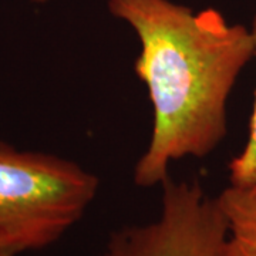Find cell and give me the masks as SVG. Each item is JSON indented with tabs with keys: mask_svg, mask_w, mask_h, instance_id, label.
Returning <instances> with one entry per match:
<instances>
[{
	"mask_svg": "<svg viewBox=\"0 0 256 256\" xmlns=\"http://www.w3.org/2000/svg\"><path fill=\"white\" fill-rule=\"evenodd\" d=\"M98 186L74 161L0 142V240L18 255L53 245L84 216Z\"/></svg>",
	"mask_w": 256,
	"mask_h": 256,
	"instance_id": "obj_2",
	"label": "cell"
},
{
	"mask_svg": "<svg viewBox=\"0 0 256 256\" xmlns=\"http://www.w3.org/2000/svg\"><path fill=\"white\" fill-rule=\"evenodd\" d=\"M156 220L111 232L100 256H224L228 220L198 180L161 184Z\"/></svg>",
	"mask_w": 256,
	"mask_h": 256,
	"instance_id": "obj_3",
	"label": "cell"
},
{
	"mask_svg": "<svg viewBox=\"0 0 256 256\" xmlns=\"http://www.w3.org/2000/svg\"><path fill=\"white\" fill-rule=\"evenodd\" d=\"M256 57V16L250 26ZM229 185L239 188H256V92L254 110L249 122V134L244 150L228 165Z\"/></svg>",
	"mask_w": 256,
	"mask_h": 256,
	"instance_id": "obj_5",
	"label": "cell"
},
{
	"mask_svg": "<svg viewBox=\"0 0 256 256\" xmlns=\"http://www.w3.org/2000/svg\"><path fill=\"white\" fill-rule=\"evenodd\" d=\"M218 198L228 220L224 256H256V188L229 185Z\"/></svg>",
	"mask_w": 256,
	"mask_h": 256,
	"instance_id": "obj_4",
	"label": "cell"
},
{
	"mask_svg": "<svg viewBox=\"0 0 256 256\" xmlns=\"http://www.w3.org/2000/svg\"><path fill=\"white\" fill-rule=\"evenodd\" d=\"M111 16L140 43L134 72L152 106V131L134 166V182L154 188L170 165L204 158L228 131L226 107L239 74L255 57L250 28L229 23L220 10L172 0H108Z\"/></svg>",
	"mask_w": 256,
	"mask_h": 256,
	"instance_id": "obj_1",
	"label": "cell"
},
{
	"mask_svg": "<svg viewBox=\"0 0 256 256\" xmlns=\"http://www.w3.org/2000/svg\"><path fill=\"white\" fill-rule=\"evenodd\" d=\"M18 254L13 249L12 246H9L6 242L0 240V256H18Z\"/></svg>",
	"mask_w": 256,
	"mask_h": 256,
	"instance_id": "obj_6",
	"label": "cell"
},
{
	"mask_svg": "<svg viewBox=\"0 0 256 256\" xmlns=\"http://www.w3.org/2000/svg\"><path fill=\"white\" fill-rule=\"evenodd\" d=\"M32 3H37V4H43V3H47L48 0H30Z\"/></svg>",
	"mask_w": 256,
	"mask_h": 256,
	"instance_id": "obj_7",
	"label": "cell"
}]
</instances>
